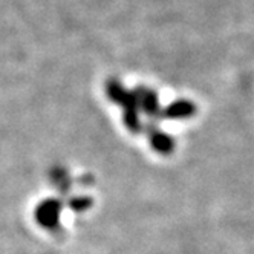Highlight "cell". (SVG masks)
<instances>
[{"mask_svg": "<svg viewBox=\"0 0 254 254\" xmlns=\"http://www.w3.org/2000/svg\"><path fill=\"white\" fill-rule=\"evenodd\" d=\"M59 214H60V204H57L56 201H45L43 204H40L37 210V219L45 227H52L57 224Z\"/></svg>", "mask_w": 254, "mask_h": 254, "instance_id": "cell-1", "label": "cell"}, {"mask_svg": "<svg viewBox=\"0 0 254 254\" xmlns=\"http://www.w3.org/2000/svg\"><path fill=\"white\" fill-rule=\"evenodd\" d=\"M194 112V107L189 101H176L164 111V115L169 118H187Z\"/></svg>", "mask_w": 254, "mask_h": 254, "instance_id": "cell-3", "label": "cell"}, {"mask_svg": "<svg viewBox=\"0 0 254 254\" xmlns=\"http://www.w3.org/2000/svg\"><path fill=\"white\" fill-rule=\"evenodd\" d=\"M150 141L152 146L159 152V153H170L173 150V141L169 135H166L161 130H153L150 133Z\"/></svg>", "mask_w": 254, "mask_h": 254, "instance_id": "cell-2", "label": "cell"}]
</instances>
